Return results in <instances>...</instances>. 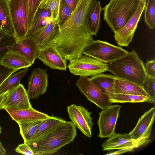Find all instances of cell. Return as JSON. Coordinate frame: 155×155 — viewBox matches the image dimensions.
<instances>
[{
	"label": "cell",
	"instance_id": "12",
	"mask_svg": "<svg viewBox=\"0 0 155 155\" xmlns=\"http://www.w3.org/2000/svg\"><path fill=\"white\" fill-rule=\"evenodd\" d=\"M37 58L52 69H67L66 60L63 58L56 48L51 45L46 44L39 47Z\"/></svg>",
	"mask_w": 155,
	"mask_h": 155
},
{
	"label": "cell",
	"instance_id": "8",
	"mask_svg": "<svg viewBox=\"0 0 155 155\" xmlns=\"http://www.w3.org/2000/svg\"><path fill=\"white\" fill-rule=\"evenodd\" d=\"M87 100L102 109L112 105L109 97L102 92L87 76H80L76 84Z\"/></svg>",
	"mask_w": 155,
	"mask_h": 155
},
{
	"label": "cell",
	"instance_id": "40",
	"mask_svg": "<svg viewBox=\"0 0 155 155\" xmlns=\"http://www.w3.org/2000/svg\"><path fill=\"white\" fill-rule=\"evenodd\" d=\"M78 0H64L66 3L70 8L71 12L74 9Z\"/></svg>",
	"mask_w": 155,
	"mask_h": 155
},
{
	"label": "cell",
	"instance_id": "43",
	"mask_svg": "<svg viewBox=\"0 0 155 155\" xmlns=\"http://www.w3.org/2000/svg\"><path fill=\"white\" fill-rule=\"evenodd\" d=\"M1 133V127L0 125V134Z\"/></svg>",
	"mask_w": 155,
	"mask_h": 155
},
{
	"label": "cell",
	"instance_id": "41",
	"mask_svg": "<svg viewBox=\"0 0 155 155\" xmlns=\"http://www.w3.org/2000/svg\"><path fill=\"white\" fill-rule=\"evenodd\" d=\"M6 93L0 95V110L3 109V103Z\"/></svg>",
	"mask_w": 155,
	"mask_h": 155
},
{
	"label": "cell",
	"instance_id": "33",
	"mask_svg": "<svg viewBox=\"0 0 155 155\" xmlns=\"http://www.w3.org/2000/svg\"><path fill=\"white\" fill-rule=\"evenodd\" d=\"M144 21L151 29L155 26V0H147L145 8Z\"/></svg>",
	"mask_w": 155,
	"mask_h": 155
},
{
	"label": "cell",
	"instance_id": "17",
	"mask_svg": "<svg viewBox=\"0 0 155 155\" xmlns=\"http://www.w3.org/2000/svg\"><path fill=\"white\" fill-rule=\"evenodd\" d=\"M8 113L12 120L17 123L33 120H43L51 116L37 111L33 108L18 109L5 107L4 108Z\"/></svg>",
	"mask_w": 155,
	"mask_h": 155
},
{
	"label": "cell",
	"instance_id": "5",
	"mask_svg": "<svg viewBox=\"0 0 155 155\" xmlns=\"http://www.w3.org/2000/svg\"><path fill=\"white\" fill-rule=\"evenodd\" d=\"M68 67L73 74L92 77L108 71V64L85 54L69 61Z\"/></svg>",
	"mask_w": 155,
	"mask_h": 155
},
{
	"label": "cell",
	"instance_id": "13",
	"mask_svg": "<svg viewBox=\"0 0 155 155\" xmlns=\"http://www.w3.org/2000/svg\"><path fill=\"white\" fill-rule=\"evenodd\" d=\"M47 70L38 68L32 71L29 78L27 91L29 100L37 98L46 91L48 86Z\"/></svg>",
	"mask_w": 155,
	"mask_h": 155
},
{
	"label": "cell",
	"instance_id": "1",
	"mask_svg": "<svg viewBox=\"0 0 155 155\" xmlns=\"http://www.w3.org/2000/svg\"><path fill=\"white\" fill-rule=\"evenodd\" d=\"M93 0H78L68 19L60 28L48 43L61 54L69 57L82 54L84 49L94 40L86 23L89 7Z\"/></svg>",
	"mask_w": 155,
	"mask_h": 155
},
{
	"label": "cell",
	"instance_id": "4",
	"mask_svg": "<svg viewBox=\"0 0 155 155\" xmlns=\"http://www.w3.org/2000/svg\"><path fill=\"white\" fill-rule=\"evenodd\" d=\"M140 0H110L101 8L104 19L115 33L122 28L136 10Z\"/></svg>",
	"mask_w": 155,
	"mask_h": 155
},
{
	"label": "cell",
	"instance_id": "14",
	"mask_svg": "<svg viewBox=\"0 0 155 155\" xmlns=\"http://www.w3.org/2000/svg\"><path fill=\"white\" fill-rule=\"evenodd\" d=\"M3 108L8 107L18 109L32 108L27 91L20 84L15 88L8 91L3 103Z\"/></svg>",
	"mask_w": 155,
	"mask_h": 155
},
{
	"label": "cell",
	"instance_id": "19",
	"mask_svg": "<svg viewBox=\"0 0 155 155\" xmlns=\"http://www.w3.org/2000/svg\"><path fill=\"white\" fill-rule=\"evenodd\" d=\"M101 8L99 1L93 0L88 9L86 20L88 31L92 35H97L101 27L100 15Z\"/></svg>",
	"mask_w": 155,
	"mask_h": 155
},
{
	"label": "cell",
	"instance_id": "30",
	"mask_svg": "<svg viewBox=\"0 0 155 155\" xmlns=\"http://www.w3.org/2000/svg\"><path fill=\"white\" fill-rule=\"evenodd\" d=\"M42 120H33L17 123L19 125L20 133L24 142L27 143L31 140L38 125Z\"/></svg>",
	"mask_w": 155,
	"mask_h": 155
},
{
	"label": "cell",
	"instance_id": "9",
	"mask_svg": "<svg viewBox=\"0 0 155 155\" xmlns=\"http://www.w3.org/2000/svg\"><path fill=\"white\" fill-rule=\"evenodd\" d=\"M146 4V0H140L136 10L132 16L122 28L114 33L115 40L120 46L127 47L132 41Z\"/></svg>",
	"mask_w": 155,
	"mask_h": 155
},
{
	"label": "cell",
	"instance_id": "20",
	"mask_svg": "<svg viewBox=\"0 0 155 155\" xmlns=\"http://www.w3.org/2000/svg\"><path fill=\"white\" fill-rule=\"evenodd\" d=\"M114 92L115 94L141 95L150 97L142 86L117 78L115 81Z\"/></svg>",
	"mask_w": 155,
	"mask_h": 155
},
{
	"label": "cell",
	"instance_id": "27",
	"mask_svg": "<svg viewBox=\"0 0 155 155\" xmlns=\"http://www.w3.org/2000/svg\"><path fill=\"white\" fill-rule=\"evenodd\" d=\"M28 70V67L8 77L0 85V95L18 87L23 77Z\"/></svg>",
	"mask_w": 155,
	"mask_h": 155
},
{
	"label": "cell",
	"instance_id": "29",
	"mask_svg": "<svg viewBox=\"0 0 155 155\" xmlns=\"http://www.w3.org/2000/svg\"><path fill=\"white\" fill-rule=\"evenodd\" d=\"M151 134V133H148L138 139L128 143L123 147L117 149V150L109 153H107L105 155H117L133 151L135 148L146 145L149 143L151 141L149 139Z\"/></svg>",
	"mask_w": 155,
	"mask_h": 155
},
{
	"label": "cell",
	"instance_id": "24",
	"mask_svg": "<svg viewBox=\"0 0 155 155\" xmlns=\"http://www.w3.org/2000/svg\"><path fill=\"white\" fill-rule=\"evenodd\" d=\"M2 64L17 71L21 68H28L32 64L24 57L12 51L8 52L4 57Z\"/></svg>",
	"mask_w": 155,
	"mask_h": 155
},
{
	"label": "cell",
	"instance_id": "3",
	"mask_svg": "<svg viewBox=\"0 0 155 155\" xmlns=\"http://www.w3.org/2000/svg\"><path fill=\"white\" fill-rule=\"evenodd\" d=\"M108 68V71L116 78L142 87L147 76L142 60L134 49L124 56L109 63Z\"/></svg>",
	"mask_w": 155,
	"mask_h": 155
},
{
	"label": "cell",
	"instance_id": "36",
	"mask_svg": "<svg viewBox=\"0 0 155 155\" xmlns=\"http://www.w3.org/2000/svg\"><path fill=\"white\" fill-rule=\"evenodd\" d=\"M155 77L147 75L143 87L144 91L150 97L155 99Z\"/></svg>",
	"mask_w": 155,
	"mask_h": 155
},
{
	"label": "cell",
	"instance_id": "10",
	"mask_svg": "<svg viewBox=\"0 0 155 155\" xmlns=\"http://www.w3.org/2000/svg\"><path fill=\"white\" fill-rule=\"evenodd\" d=\"M121 106L118 105H111L99 113L97 124L99 129L98 137H109L115 133V129Z\"/></svg>",
	"mask_w": 155,
	"mask_h": 155
},
{
	"label": "cell",
	"instance_id": "16",
	"mask_svg": "<svg viewBox=\"0 0 155 155\" xmlns=\"http://www.w3.org/2000/svg\"><path fill=\"white\" fill-rule=\"evenodd\" d=\"M155 116V107L145 112L139 118L135 127L129 134L131 138L137 140L145 134L151 133Z\"/></svg>",
	"mask_w": 155,
	"mask_h": 155
},
{
	"label": "cell",
	"instance_id": "34",
	"mask_svg": "<svg viewBox=\"0 0 155 155\" xmlns=\"http://www.w3.org/2000/svg\"><path fill=\"white\" fill-rule=\"evenodd\" d=\"M25 0L27 8L28 30L31 25L35 13L39 7L41 0Z\"/></svg>",
	"mask_w": 155,
	"mask_h": 155
},
{
	"label": "cell",
	"instance_id": "22",
	"mask_svg": "<svg viewBox=\"0 0 155 155\" xmlns=\"http://www.w3.org/2000/svg\"><path fill=\"white\" fill-rule=\"evenodd\" d=\"M0 31L15 36L8 0H0Z\"/></svg>",
	"mask_w": 155,
	"mask_h": 155
},
{
	"label": "cell",
	"instance_id": "6",
	"mask_svg": "<svg viewBox=\"0 0 155 155\" xmlns=\"http://www.w3.org/2000/svg\"><path fill=\"white\" fill-rule=\"evenodd\" d=\"M128 52L121 47L97 40L92 41L84 49L82 54L109 63L124 56Z\"/></svg>",
	"mask_w": 155,
	"mask_h": 155
},
{
	"label": "cell",
	"instance_id": "26",
	"mask_svg": "<svg viewBox=\"0 0 155 155\" xmlns=\"http://www.w3.org/2000/svg\"><path fill=\"white\" fill-rule=\"evenodd\" d=\"M109 97L111 103L147 102L154 104L155 102V99L149 97L141 95L115 94Z\"/></svg>",
	"mask_w": 155,
	"mask_h": 155
},
{
	"label": "cell",
	"instance_id": "39",
	"mask_svg": "<svg viewBox=\"0 0 155 155\" xmlns=\"http://www.w3.org/2000/svg\"><path fill=\"white\" fill-rule=\"evenodd\" d=\"M144 68L147 75L155 77V59L147 60L144 64Z\"/></svg>",
	"mask_w": 155,
	"mask_h": 155
},
{
	"label": "cell",
	"instance_id": "35",
	"mask_svg": "<svg viewBox=\"0 0 155 155\" xmlns=\"http://www.w3.org/2000/svg\"><path fill=\"white\" fill-rule=\"evenodd\" d=\"M71 10L64 0H61L59 14V27H61L68 19L71 13Z\"/></svg>",
	"mask_w": 155,
	"mask_h": 155
},
{
	"label": "cell",
	"instance_id": "44",
	"mask_svg": "<svg viewBox=\"0 0 155 155\" xmlns=\"http://www.w3.org/2000/svg\"><path fill=\"white\" fill-rule=\"evenodd\" d=\"M8 0L9 1V0Z\"/></svg>",
	"mask_w": 155,
	"mask_h": 155
},
{
	"label": "cell",
	"instance_id": "25",
	"mask_svg": "<svg viewBox=\"0 0 155 155\" xmlns=\"http://www.w3.org/2000/svg\"><path fill=\"white\" fill-rule=\"evenodd\" d=\"M129 134L115 133L102 144L104 151L118 149L130 142L134 140Z\"/></svg>",
	"mask_w": 155,
	"mask_h": 155
},
{
	"label": "cell",
	"instance_id": "7",
	"mask_svg": "<svg viewBox=\"0 0 155 155\" xmlns=\"http://www.w3.org/2000/svg\"><path fill=\"white\" fill-rule=\"evenodd\" d=\"M8 5L17 40L25 37L28 31L27 10L25 0H9Z\"/></svg>",
	"mask_w": 155,
	"mask_h": 155
},
{
	"label": "cell",
	"instance_id": "2",
	"mask_svg": "<svg viewBox=\"0 0 155 155\" xmlns=\"http://www.w3.org/2000/svg\"><path fill=\"white\" fill-rule=\"evenodd\" d=\"M77 134L73 123L65 121L39 139L27 143L36 155H51L73 141Z\"/></svg>",
	"mask_w": 155,
	"mask_h": 155
},
{
	"label": "cell",
	"instance_id": "38",
	"mask_svg": "<svg viewBox=\"0 0 155 155\" xmlns=\"http://www.w3.org/2000/svg\"><path fill=\"white\" fill-rule=\"evenodd\" d=\"M18 153L26 155H35V153L29 146L26 143L18 145L15 149Z\"/></svg>",
	"mask_w": 155,
	"mask_h": 155
},
{
	"label": "cell",
	"instance_id": "23",
	"mask_svg": "<svg viewBox=\"0 0 155 155\" xmlns=\"http://www.w3.org/2000/svg\"><path fill=\"white\" fill-rule=\"evenodd\" d=\"M65 121L60 118L53 116L43 120L38 125L31 140L28 142L36 140Z\"/></svg>",
	"mask_w": 155,
	"mask_h": 155
},
{
	"label": "cell",
	"instance_id": "11",
	"mask_svg": "<svg viewBox=\"0 0 155 155\" xmlns=\"http://www.w3.org/2000/svg\"><path fill=\"white\" fill-rule=\"evenodd\" d=\"M69 117L76 127L86 137H92L93 126L91 112L81 105L72 104L67 107Z\"/></svg>",
	"mask_w": 155,
	"mask_h": 155
},
{
	"label": "cell",
	"instance_id": "15",
	"mask_svg": "<svg viewBox=\"0 0 155 155\" xmlns=\"http://www.w3.org/2000/svg\"><path fill=\"white\" fill-rule=\"evenodd\" d=\"M38 48L33 38L25 37L22 39L16 40L11 51L24 57L33 64L37 58Z\"/></svg>",
	"mask_w": 155,
	"mask_h": 155
},
{
	"label": "cell",
	"instance_id": "42",
	"mask_svg": "<svg viewBox=\"0 0 155 155\" xmlns=\"http://www.w3.org/2000/svg\"><path fill=\"white\" fill-rule=\"evenodd\" d=\"M6 151L0 141V155L5 154Z\"/></svg>",
	"mask_w": 155,
	"mask_h": 155
},
{
	"label": "cell",
	"instance_id": "31",
	"mask_svg": "<svg viewBox=\"0 0 155 155\" xmlns=\"http://www.w3.org/2000/svg\"><path fill=\"white\" fill-rule=\"evenodd\" d=\"M15 36L0 31V63L4 57L11 51L12 47L17 40Z\"/></svg>",
	"mask_w": 155,
	"mask_h": 155
},
{
	"label": "cell",
	"instance_id": "32",
	"mask_svg": "<svg viewBox=\"0 0 155 155\" xmlns=\"http://www.w3.org/2000/svg\"><path fill=\"white\" fill-rule=\"evenodd\" d=\"M61 0H41L39 7L49 9L54 22L59 27L58 14Z\"/></svg>",
	"mask_w": 155,
	"mask_h": 155
},
{
	"label": "cell",
	"instance_id": "28",
	"mask_svg": "<svg viewBox=\"0 0 155 155\" xmlns=\"http://www.w3.org/2000/svg\"><path fill=\"white\" fill-rule=\"evenodd\" d=\"M49 9L39 7L27 33L35 31L53 21Z\"/></svg>",
	"mask_w": 155,
	"mask_h": 155
},
{
	"label": "cell",
	"instance_id": "18",
	"mask_svg": "<svg viewBox=\"0 0 155 155\" xmlns=\"http://www.w3.org/2000/svg\"><path fill=\"white\" fill-rule=\"evenodd\" d=\"M58 28L53 21L33 31L28 32L25 37L34 39L39 47L46 44L54 36Z\"/></svg>",
	"mask_w": 155,
	"mask_h": 155
},
{
	"label": "cell",
	"instance_id": "21",
	"mask_svg": "<svg viewBox=\"0 0 155 155\" xmlns=\"http://www.w3.org/2000/svg\"><path fill=\"white\" fill-rule=\"evenodd\" d=\"M116 78L114 75L101 73L91 77L90 79L102 92L110 97L115 94L114 85Z\"/></svg>",
	"mask_w": 155,
	"mask_h": 155
},
{
	"label": "cell",
	"instance_id": "37",
	"mask_svg": "<svg viewBox=\"0 0 155 155\" xmlns=\"http://www.w3.org/2000/svg\"><path fill=\"white\" fill-rule=\"evenodd\" d=\"M16 71L0 63V85L6 78Z\"/></svg>",
	"mask_w": 155,
	"mask_h": 155
}]
</instances>
